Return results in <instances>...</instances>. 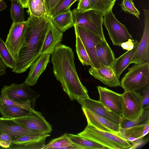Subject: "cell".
<instances>
[{
  "instance_id": "1",
  "label": "cell",
  "mask_w": 149,
  "mask_h": 149,
  "mask_svg": "<svg viewBox=\"0 0 149 149\" xmlns=\"http://www.w3.org/2000/svg\"><path fill=\"white\" fill-rule=\"evenodd\" d=\"M51 61L54 75L71 100L89 97L77 72L71 48L61 44L52 54Z\"/></svg>"
},
{
  "instance_id": "2",
  "label": "cell",
  "mask_w": 149,
  "mask_h": 149,
  "mask_svg": "<svg viewBox=\"0 0 149 149\" xmlns=\"http://www.w3.org/2000/svg\"><path fill=\"white\" fill-rule=\"evenodd\" d=\"M50 19L51 17L47 14L40 17L29 15L27 20L25 42L12 72L17 74L25 72L40 55Z\"/></svg>"
},
{
  "instance_id": "3",
  "label": "cell",
  "mask_w": 149,
  "mask_h": 149,
  "mask_svg": "<svg viewBox=\"0 0 149 149\" xmlns=\"http://www.w3.org/2000/svg\"><path fill=\"white\" fill-rule=\"evenodd\" d=\"M77 134L103 146L106 148H132V146L120 134L102 130L88 124L84 130Z\"/></svg>"
},
{
  "instance_id": "4",
  "label": "cell",
  "mask_w": 149,
  "mask_h": 149,
  "mask_svg": "<svg viewBox=\"0 0 149 149\" xmlns=\"http://www.w3.org/2000/svg\"><path fill=\"white\" fill-rule=\"evenodd\" d=\"M149 63L136 64L123 77L120 86L125 91H136L149 83Z\"/></svg>"
},
{
  "instance_id": "5",
  "label": "cell",
  "mask_w": 149,
  "mask_h": 149,
  "mask_svg": "<svg viewBox=\"0 0 149 149\" xmlns=\"http://www.w3.org/2000/svg\"><path fill=\"white\" fill-rule=\"evenodd\" d=\"M1 93L7 98L17 102L31 105L34 109L35 102L40 94L32 89L25 82L4 85Z\"/></svg>"
},
{
  "instance_id": "6",
  "label": "cell",
  "mask_w": 149,
  "mask_h": 149,
  "mask_svg": "<svg viewBox=\"0 0 149 149\" xmlns=\"http://www.w3.org/2000/svg\"><path fill=\"white\" fill-rule=\"evenodd\" d=\"M72 12L74 25L87 28L102 40H106L102 28V13L93 10L83 13H79L76 8L72 10Z\"/></svg>"
},
{
  "instance_id": "7",
  "label": "cell",
  "mask_w": 149,
  "mask_h": 149,
  "mask_svg": "<svg viewBox=\"0 0 149 149\" xmlns=\"http://www.w3.org/2000/svg\"><path fill=\"white\" fill-rule=\"evenodd\" d=\"M27 27V20L13 23L5 42L7 47L16 62L25 42Z\"/></svg>"
},
{
  "instance_id": "8",
  "label": "cell",
  "mask_w": 149,
  "mask_h": 149,
  "mask_svg": "<svg viewBox=\"0 0 149 149\" xmlns=\"http://www.w3.org/2000/svg\"><path fill=\"white\" fill-rule=\"evenodd\" d=\"M103 22L114 45L120 46L123 42L133 39L125 26L116 19L112 10L103 15Z\"/></svg>"
},
{
  "instance_id": "9",
  "label": "cell",
  "mask_w": 149,
  "mask_h": 149,
  "mask_svg": "<svg viewBox=\"0 0 149 149\" xmlns=\"http://www.w3.org/2000/svg\"><path fill=\"white\" fill-rule=\"evenodd\" d=\"M122 117L132 120L138 118L144 109L143 100L141 93L136 91H124Z\"/></svg>"
},
{
  "instance_id": "10",
  "label": "cell",
  "mask_w": 149,
  "mask_h": 149,
  "mask_svg": "<svg viewBox=\"0 0 149 149\" xmlns=\"http://www.w3.org/2000/svg\"><path fill=\"white\" fill-rule=\"evenodd\" d=\"M74 26L75 34L80 38L93 67L96 68L100 67L102 66L96 56V46L103 40L87 28L76 25Z\"/></svg>"
},
{
  "instance_id": "11",
  "label": "cell",
  "mask_w": 149,
  "mask_h": 149,
  "mask_svg": "<svg viewBox=\"0 0 149 149\" xmlns=\"http://www.w3.org/2000/svg\"><path fill=\"white\" fill-rule=\"evenodd\" d=\"M12 119L26 128L37 133L49 134L53 130L52 125L42 114L34 109L27 116Z\"/></svg>"
},
{
  "instance_id": "12",
  "label": "cell",
  "mask_w": 149,
  "mask_h": 149,
  "mask_svg": "<svg viewBox=\"0 0 149 149\" xmlns=\"http://www.w3.org/2000/svg\"><path fill=\"white\" fill-rule=\"evenodd\" d=\"M143 11L144 22L142 37L130 64L149 63V11L145 9Z\"/></svg>"
},
{
  "instance_id": "13",
  "label": "cell",
  "mask_w": 149,
  "mask_h": 149,
  "mask_svg": "<svg viewBox=\"0 0 149 149\" xmlns=\"http://www.w3.org/2000/svg\"><path fill=\"white\" fill-rule=\"evenodd\" d=\"M99 101L120 118L123 114V98L122 94L101 86L97 87Z\"/></svg>"
},
{
  "instance_id": "14",
  "label": "cell",
  "mask_w": 149,
  "mask_h": 149,
  "mask_svg": "<svg viewBox=\"0 0 149 149\" xmlns=\"http://www.w3.org/2000/svg\"><path fill=\"white\" fill-rule=\"evenodd\" d=\"M81 107L85 108L98 115L119 125L120 118L113 113L99 101L89 97L76 100Z\"/></svg>"
},
{
  "instance_id": "15",
  "label": "cell",
  "mask_w": 149,
  "mask_h": 149,
  "mask_svg": "<svg viewBox=\"0 0 149 149\" xmlns=\"http://www.w3.org/2000/svg\"><path fill=\"white\" fill-rule=\"evenodd\" d=\"M63 36V32L54 25L50 19L40 55L45 54L52 55L56 48L61 44Z\"/></svg>"
},
{
  "instance_id": "16",
  "label": "cell",
  "mask_w": 149,
  "mask_h": 149,
  "mask_svg": "<svg viewBox=\"0 0 149 149\" xmlns=\"http://www.w3.org/2000/svg\"><path fill=\"white\" fill-rule=\"evenodd\" d=\"M82 109L88 124L93 126L102 130L119 134V125L99 116L85 108L82 107Z\"/></svg>"
},
{
  "instance_id": "17",
  "label": "cell",
  "mask_w": 149,
  "mask_h": 149,
  "mask_svg": "<svg viewBox=\"0 0 149 149\" xmlns=\"http://www.w3.org/2000/svg\"><path fill=\"white\" fill-rule=\"evenodd\" d=\"M8 134L14 140L15 138L29 134L37 133L23 126L12 119L0 118V134Z\"/></svg>"
},
{
  "instance_id": "18",
  "label": "cell",
  "mask_w": 149,
  "mask_h": 149,
  "mask_svg": "<svg viewBox=\"0 0 149 149\" xmlns=\"http://www.w3.org/2000/svg\"><path fill=\"white\" fill-rule=\"evenodd\" d=\"M89 72L94 78L107 86L110 87L120 86L119 79L116 77L113 69L110 67L102 66L96 68L91 67L89 69Z\"/></svg>"
},
{
  "instance_id": "19",
  "label": "cell",
  "mask_w": 149,
  "mask_h": 149,
  "mask_svg": "<svg viewBox=\"0 0 149 149\" xmlns=\"http://www.w3.org/2000/svg\"><path fill=\"white\" fill-rule=\"evenodd\" d=\"M50 54L40 55L30 66L27 78L24 81L29 86L35 84L40 76L46 69L49 62Z\"/></svg>"
},
{
  "instance_id": "20",
  "label": "cell",
  "mask_w": 149,
  "mask_h": 149,
  "mask_svg": "<svg viewBox=\"0 0 149 149\" xmlns=\"http://www.w3.org/2000/svg\"><path fill=\"white\" fill-rule=\"evenodd\" d=\"M96 53L101 66L113 69L115 60L114 53L106 40H102L96 46Z\"/></svg>"
},
{
  "instance_id": "21",
  "label": "cell",
  "mask_w": 149,
  "mask_h": 149,
  "mask_svg": "<svg viewBox=\"0 0 149 149\" xmlns=\"http://www.w3.org/2000/svg\"><path fill=\"white\" fill-rule=\"evenodd\" d=\"M139 43L137 40H136L132 49L127 51L115 59L113 69L119 79L122 72L130 64V61L137 49Z\"/></svg>"
},
{
  "instance_id": "22",
  "label": "cell",
  "mask_w": 149,
  "mask_h": 149,
  "mask_svg": "<svg viewBox=\"0 0 149 149\" xmlns=\"http://www.w3.org/2000/svg\"><path fill=\"white\" fill-rule=\"evenodd\" d=\"M149 124L120 128L119 134L128 141L131 142L143 137L149 131Z\"/></svg>"
},
{
  "instance_id": "23",
  "label": "cell",
  "mask_w": 149,
  "mask_h": 149,
  "mask_svg": "<svg viewBox=\"0 0 149 149\" xmlns=\"http://www.w3.org/2000/svg\"><path fill=\"white\" fill-rule=\"evenodd\" d=\"M51 20L54 25L62 32H65L74 26L72 12L70 9L51 17Z\"/></svg>"
},
{
  "instance_id": "24",
  "label": "cell",
  "mask_w": 149,
  "mask_h": 149,
  "mask_svg": "<svg viewBox=\"0 0 149 149\" xmlns=\"http://www.w3.org/2000/svg\"><path fill=\"white\" fill-rule=\"evenodd\" d=\"M67 136L72 143L80 149H103L105 148L102 145L91 140L77 134H67Z\"/></svg>"
},
{
  "instance_id": "25",
  "label": "cell",
  "mask_w": 149,
  "mask_h": 149,
  "mask_svg": "<svg viewBox=\"0 0 149 149\" xmlns=\"http://www.w3.org/2000/svg\"><path fill=\"white\" fill-rule=\"evenodd\" d=\"M31 111L13 106L0 104V113L2 117L5 118L14 119L24 117L28 115Z\"/></svg>"
},
{
  "instance_id": "26",
  "label": "cell",
  "mask_w": 149,
  "mask_h": 149,
  "mask_svg": "<svg viewBox=\"0 0 149 149\" xmlns=\"http://www.w3.org/2000/svg\"><path fill=\"white\" fill-rule=\"evenodd\" d=\"M149 113L148 106L144 107L141 115L135 120H131L120 118L119 123L120 128L125 129L135 126L149 124Z\"/></svg>"
},
{
  "instance_id": "27",
  "label": "cell",
  "mask_w": 149,
  "mask_h": 149,
  "mask_svg": "<svg viewBox=\"0 0 149 149\" xmlns=\"http://www.w3.org/2000/svg\"><path fill=\"white\" fill-rule=\"evenodd\" d=\"M28 13L36 17L47 14L45 0H28Z\"/></svg>"
},
{
  "instance_id": "28",
  "label": "cell",
  "mask_w": 149,
  "mask_h": 149,
  "mask_svg": "<svg viewBox=\"0 0 149 149\" xmlns=\"http://www.w3.org/2000/svg\"><path fill=\"white\" fill-rule=\"evenodd\" d=\"M11 18L13 23L21 22L25 21L24 8L18 0H10Z\"/></svg>"
},
{
  "instance_id": "29",
  "label": "cell",
  "mask_w": 149,
  "mask_h": 149,
  "mask_svg": "<svg viewBox=\"0 0 149 149\" xmlns=\"http://www.w3.org/2000/svg\"><path fill=\"white\" fill-rule=\"evenodd\" d=\"M0 58L7 67L12 70L16 67V62L10 54L5 43L0 37Z\"/></svg>"
},
{
  "instance_id": "30",
  "label": "cell",
  "mask_w": 149,
  "mask_h": 149,
  "mask_svg": "<svg viewBox=\"0 0 149 149\" xmlns=\"http://www.w3.org/2000/svg\"><path fill=\"white\" fill-rule=\"evenodd\" d=\"M76 37V49L79 60L83 65L93 67L86 50L79 36L75 34Z\"/></svg>"
},
{
  "instance_id": "31",
  "label": "cell",
  "mask_w": 149,
  "mask_h": 149,
  "mask_svg": "<svg viewBox=\"0 0 149 149\" xmlns=\"http://www.w3.org/2000/svg\"><path fill=\"white\" fill-rule=\"evenodd\" d=\"M73 144L66 133L61 136L52 139L45 144L42 149H62Z\"/></svg>"
},
{
  "instance_id": "32",
  "label": "cell",
  "mask_w": 149,
  "mask_h": 149,
  "mask_svg": "<svg viewBox=\"0 0 149 149\" xmlns=\"http://www.w3.org/2000/svg\"><path fill=\"white\" fill-rule=\"evenodd\" d=\"M46 139L23 143L13 144L10 145L9 149H42L45 145Z\"/></svg>"
},
{
  "instance_id": "33",
  "label": "cell",
  "mask_w": 149,
  "mask_h": 149,
  "mask_svg": "<svg viewBox=\"0 0 149 149\" xmlns=\"http://www.w3.org/2000/svg\"><path fill=\"white\" fill-rule=\"evenodd\" d=\"M92 10L102 13L103 15L111 10L113 7L115 2L110 0H91Z\"/></svg>"
},
{
  "instance_id": "34",
  "label": "cell",
  "mask_w": 149,
  "mask_h": 149,
  "mask_svg": "<svg viewBox=\"0 0 149 149\" xmlns=\"http://www.w3.org/2000/svg\"><path fill=\"white\" fill-rule=\"evenodd\" d=\"M50 136V135L49 134L40 133L24 135L16 138L12 141L11 144L23 143L44 138H46Z\"/></svg>"
},
{
  "instance_id": "35",
  "label": "cell",
  "mask_w": 149,
  "mask_h": 149,
  "mask_svg": "<svg viewBox=\"0 0 149 149\" xmlns=\"http://www.w3.org/2000/svg\"><path fill=\"white\" fill-rule=\"evenodd\" d=\"M78 0H63L52 11L49 16H55L70 10L72 5Z\"/></svg>"
},
{
  "instance_id": "36",
  "label": "cell",
  "mask_w": 149,
  "mask_h": 149,
  "mask_svg": "<svg viewBox=\"0 0 149 149\" xmlns=\"http://www.w3.org/2000/svg\"><path fill=\"white\" fill-rule=\"evenodd\" d=\"M120 5L123 10L139 19L140 12L134 6L133 0H123Z\"/></svg>"
},
{
  "instance_id": "37",
  "label": "cell",
  "mask_w": 149,
  "mask_h": 149,
  "mask_svg": "<svg viewBox=\"0 0 149 149\" xmlns=\"http://www.w3.org/2000/svg\"><path fill=\"white\" fill-rule=\"evenodd\" d=\"M0 104L13 106L27 109L30 111H32L34 109L30 105L21 103L10 100L1 94L0 95Z\"/></svg>"
},
{
  "instance_id": "38",
  "label": "cell",
  "mask_w": 149,
  "mask_h": 149,
  "mask_svg": "<svg viewBox=\"0 0 149 149\" xmlns=\"http://www.w3.org/2000/svg\"><path fill=\"white\" fill-rule=\"evenodd\" d=\"M76 9L79 13H83L92 10L91 0H79Z\"/></svg>"
},
{
  "instance_id": "39",
  "label": "cell",
  "mask_w": 149,
  "mask_h": 149,
  "mask_svg": "<svg viewBox=\"0 0 149 149\" xmlns=\"http://www.w3.org/2000/svg\"><path fill=\"white\" fill-rule=\"evenodd\" d=\"M63 0H45L47 14L49 16L53 10Z\"/></svg>"
},
{
  "instance_id": "40",
  "label": "cell",
  "mask_w": 149,
  "mask_h": 149,
  "mask_svg": "<svg viewBox=\"0 0 149 149\" xmlns=\"http://www.w3.org/2000/svg\"><path fill=\"white\" fill-rule=\"evenodd\" d=\"M143 88L142 91L143 94L141 95L143 98L144 108L149 106V83Z\"/></svg>"
},
{
  "instance_id": "41",
  "label": "cell",
  "mask_w": 149,
  "mask_h": 149,
  "mask_svg": "<svg viewBox=\"0 0 149 149\" xmlns=\"http://www.w3.org/2000/svg\"><path fill=\"white\" fill-rule=\"evenodd\" d=\"M120 46L125 50H131L134 47V40L133 39H130L128 41L122 43Z\"/></svg>"
},
{
  "instance_id": "42",
  "label": "cell",
  "mask_w": 149,
  "mask_h": 149,
  "mask_svg": "<svg viewBox=\"0 0 149 149\" xmlns=\"http://www.w3.org/2000/svg\"><path fill=\"white\" fill-rule=\"evenodd\" d=\"M13 140V139L7 134L3 133L0 134V141L6 142L10 145Z\"/></svg>"
},
{
  "instance_id": "43",
  "label": "cell",
  "mask_w": 149,
  "mask_h": 149,
  "mask_svg": "<svg viewBox=\"0 0 149 149\" xmlns=\"http://www.w3.org/2000/svg\"><path fill=\"white\" fill-rule=\"evenodd\" d=\"M6 74V66L0 58V77Z\"/></svg>"
},
{
  "instance_id": "44",
  "label": "cell",
  "mask_w": 149,
  "mask_h": 149,
  "mask_svg": "<svg viewBox=\"0 0 149 149\" xmlns=\"http://www.w3.org/2000/svg\"><path fill=\"white\" fill-rule=\"evenodd\" d=\"M0 146L4 149H9L10 145L6 142L0 141Z\"/></svg>"
},
{
  "instance_id": "45",
  "label": "cell",
  "mask_w": 149,
  "mask_h": 149,
  "mask_svg": "<svg viewBox=\"0 0 149 149\" xmlns=\"http://www.w3.org/2000/svg\"><path fill=\"white\" fill-rule=\"evenodd\" d=\"M7 7L4 0H0V11L4 10Z\"/></svg>"
},
{
  "instance_id": "46",
  "label": "cell",
  "mask_w": 149,
  "mask_h": 149,
  "mask_svg": "<svg viewBox=\"0 0 149 149\" xmlns=\"http://www.w3.org/2000/svg\"><path fill=\"white\" fill-rule=\"evenodd\" d=\"M24 8H28V0H18Z\"/></svg>"
},
{
  "instance_id": "47",
  "label": "cell",
  "mask_w": 149,
  "mask_h": 149,
  "mask_svg": "<svg viewBox=\"0 0 149 149\" xmlns=\"http://www.w3.org/2000/svg\"><path fill=\"white\" fill-rule=\"evenodd\" d=\"M80 149L79 148L73 144L63 148L62 149Z\"/></svg>"
},
{
  "instance_id": "48",
  "label": "cell",
  "mask_w": 149,
  "mask_h": 149,
  "mask_svg": "<svg viewBox=\"0 0 149 149\" xmlns=\"http://www.w3.org/2000/svg\"><path fill=\"white\" fill-rule=\"evenodd\" d=\"M111 1H112V2H115V1L116 0H110Z\"/></svg>"
},
{
  "instance_id": "49",
  "label": "cell",
  "mask_w": 149,
  "mask_h": 149,
  "mask_svg": "<svg viewBox=\"0 0 149 149\" xmlns=\"http://www.w3.org/2000/svg\"><path fill=\"white\" fill-rule=\"evenodd\" d=\"M0 149H4L3 148L0 146Z\"/></svg>"
}]
</instances>
